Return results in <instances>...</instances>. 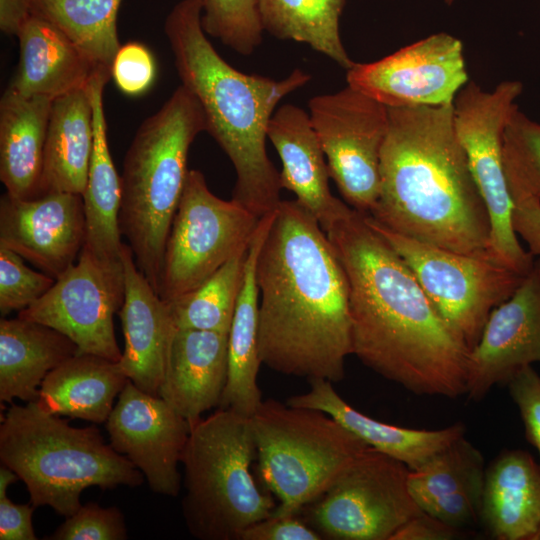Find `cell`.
<instances>
[{"instance_id": "52a82bcc", "label": "cell", "mask_w": 540, "mask_h": 540, "mask_svg": "<svg viewBox=\"0 0 540 540\" xmlns=\"http://www.w3.org/2000/svg\"><path fill=\"white\" fill-rule=\"evenodd\" d=\"M256 458L250 417L218 408L192 427L181 459V506L193 537L240 540L247 527L273 514V498L252 475Z\"/></svg>"}, {"instance_id": "d6a6232c", "label": "cell", "mask_w": 540, "mask_h": 540, "mask_svg": "<svg viewBox=\"0 0 540 540\" xmlns=\"http://www.w3.org/2000/svg\"><path fill=\"white\" fill-rule=\"evenodd\" d=\"M248 248L235 254L200 286L168 303L177 328L229 332Z\"/></svg>"}, {"instance_id": "cb8c5ba5", "label": "cell", "mask_w": 540, "mask_h": 540, "mask_svg": "<svg viewBox=\"0 0 540 540\" xmlns=\"http://www.w3.org/2000/svg\"><path fill=\"white\" fill-rule=\"evenodd\" d=\"M19 63L7 90L52 100L86 87L96 65L48 20L33 14L20 28Z\"/></svg>"}, {"instance_id": "7bdbcfd3", "label": "cell", "mask_w": 540, "mask_h": 540, "mask_svg": "<svg viewBox=\"0 0 540 540\" xmlns=\"http://www.w3.org/2000/svg\"><path fill=\"white\" fill-rule=\"evenodd\" d=\"M35 508L31 502L16 504L7 494L0 496V540H36L32 525Z\"/></svg>"}, {"instance_id": "d6986e66", "label": "cell", "mask_w": 540, "mask_h": 540, "mask_svg": "<svg viewBox=\"0 0 540 540\" xmlns=\"http://www.w3.org/2000/svg\"><path fill=\"white\" fill-rule=\"evenodd\" d=\"M124 301L118 314L125 340L118 364L141 390L159 396L168 349L176 328L170 306L137 267L127 243L121 250Z\"/></svg>"}, {"instance_id": "e575fe53", "label": "cell", "mask_w": 540, "mask_h": 540, "mask_svg": "<svg viewBox=\"0 0 540 540\" xmlns=\"http://www.w3.org/2000/svg\"><path fill=\"white\" fill-rule=\"evenodd\" d=\"M201 23L207 35L241 55L262 43L258 0H203Z\"/></svg>"}, {"instance_id": "2e32d148", "label": "cell", "mask_w": 540, "mask_h": 540, "mask_svg": "<svg viewBox=\"0 0 540 540\" xmlns=\"http://www.w3.org/2000/svg\"><path fill=\"white\" fill-rule=\"evenodd\" d=\"M106 423L110 445L144 476L150 489L176 497L181 488L178 464L192 426L162 398L130 380Z\"/></svg>"}, {"instance_id": "4dcf8cb0", "label": "cell", "mask_w": 540, "mask_h": 540, "mask_svg": "<svg viewBox=\"0 0 540 540\" xmlns=\"http://www.w3.org/2000/svg\"><path fill=\"white\" fill-rule=\"evenodd\" d=\"M346 0H258L263 30L282 40L302 42L344 69L355 62L343 46L339 20Z\"/></svg>"}, {"instance_id": "b9f144b4", "label": "cell", "mask_w": 540, "mask_h": 540, "mask_svg": "<svg viewBox=\"0 0 540 540\" xmlns=\"http://www.w3.org/2000/svg\"><path fill=\"white\" fill-rule=\"evenodd\" d=\"M321 535L298 515H271L247 527L240 540H320Z\"/></svg>"}, {"instance_id": "8d00e7d4", "label": "cell", "mask_w": 540, "mask_h": 540, "mask_svg": "<svg viewBox=\"0 0 540 540\" xmlns=\"http://www.w3.org/2000/svg\"><path fill=\"white\" fill-rule=\"evenodd\" d=\"M54 278L32 270L24 258L0 246V312L21 311L40 299L55 283Z\"/></svg>"}, {"instance_id": "ba28073f", "label": "cell", "mask_w": 540, "mask_h": 540, "mask_svg": "<svg viewBox=\"0 0 540 540\" xmlns=\"http://www.w3.org/2000/svg\"><path fill=\"white\" fill-rule=\"evenodd\" d=\"M260 476L279 504L298 515L369 446L329 414L263 400L250 417Z\"/></svg>"}, {"instance_id": "1f68e13d", "label": "cell", "mask_w": 540, "mask_h": 540, "mask_svg": "<svg viewBox=\"0 0 540 540\" xmlns=\"http://www.w3.org/2000/svg\"><path fill=\"white\" fill-rule=\"evenodd\" d=\"M33 14L60 29L96 65L110 67L120 48L121 0H32Z\"/></svg>"}, {"instance_id": "8992f818", "label": "cell", "mask_w": 540, "mask_h": 540, "mask_svg": "<svg viewBox=\"0 0 540 540\" xmlns=\"http://www.w3.org/2000/svg\"><path fill=\"white\" fill-rule=\"evenodd\" d=\"M0 460L25 483L35 507L49 506L64 517L80 508L89 487L135 488L144 479L97 427H73L36 401L12 402L2 415Z\"/></svg>"}, {"instance_id": "3957f363", "label": "cell", "mask_w": 540, "mask_h": 540, "mask_svg": "<svg viewBox=\"0 0 540 540\" xmlns=\"http://www.w3.org/2000/svg\"><path fill=\"white\" fill-rule=\"evenodd\" d=\"M388 115L379 197L368 215L415 240L495 261L490 216L455 129L453 104L388 108Z\"/></svg>"}, {"instance_id": "bcb514c9", "label": "cell", "mask_w": 540, "mask_h": 540, "mask_svg": "<svg viewBox=\"0 0 540 540\" xmlns=\"http://www.w3.org/2000/svg\"><path fill=\"white\" fill-rule=\"evenodd\" d=\"M18 479L13 470L2 464L0 467V496L7 494L8 487Z\"/></svg>"}, {"instance_id": "f35d334b", "label": "cell", "mask_w": 540, "mask_h": 540, "mask_svg": "<svg viewBox=\"0 0 540 540\" xmlns=\"http://www.w3.org/2000/svg\"><path fill=\"white\" fill-rule=\"evenodd\" d=\"M111 76L126 95L145 93L154 83L156 64L151 51L142 43L131 41L121 45L111 65Z\"/></svg>"}, {"instance_id": "f6af8a7d", "label": "cell", "mask_w": 540, "mask_h": 540, "mask_svg": "<svg viewBox=\"0 0 540 540\" xmlns=\"http://www.w3.org/2000/svg\"><path fill=\"white\" fill-rule=\"evenodd\" d=\"M32 15V0H0V28L8 35L17 36Z\"/></svg>"}, {"instance_id": "5b68a950", "label": "cell", "mask_w": 540, "mask_h": 540, "mask_svg": "<svg viewBox=\"0 0 540 540\" xmlns=\"http://www.w3.org/2000/svg\"><path fill=\"white\" fill-rule=\"evenodd\" d=\"M206 131L197 98L180 85L139 126L125 154L119 226L137 267L159 294L162 259L186 177L190 146Z\"/></svg>"}, {"instance_id": "277c9868", "label": "cell", "mask_w": 540, "mask_h": 540, "mask_svg": "<svg viewBox=\"0 0 540 540\" xmlns=\"http://www.w3.org/2000/svg\"><path fill=\"white\" fill-rule=\"evenodd\" d=\"M202 9L203 0H181L167 15L164 32L181 85L199 101L206 132L234 167L232 199L261 218L281 202L280 172L266 150L269 121L280 100L311 76L294 69L275 80L237 70L209 41L201 23Z\"/></svg>"}, {"instance_id": "5bb4252c", "label": "cell", "mask_w": 540, "mask_h": 540, "mask_svg": "<svg viewBox=\"0 0 540 540\" xmlns=\"http://www.w3.org/2000/svg\"><path fill=\"white\" fill-rule=\"evenodd\" d=\"M124 301L121 262L100 260L83 249L77 261L36 302L18 317L47 325L68 338L78 354L121 359L113 318Z\"/></svg>"}, {"instance_id": "9c48e42d", "label": "cell", "mask_w": 540, "mask_h": 540, "mask_svg": "<svg viewBox=\"0 0 540 540\" xmlns=\"http://www.w3.org/2000/svg\"><path fill=\"white\" fill-rule=\"evenodd\" d=\"M365 217L405 261L444 323L471 351L492 310L511 297L525 275L487 258L415 240L368 214Z\"/></svg>"}, {"instance_id": "f1b7e54d", "label": "cell", "mask_w": 540, "mask_h": 540, "mask_svg": "<svg viewBox=\"0 0 540 540\" xmlns=\"http://www.w3.org/2000/svg\"><path fill=\"white\" fill-rule=\"evenodd\" d=\"M78 353L61 332L39 322L0 320V402L35 401L45 377Z\"/></svg>"}, {"instance_id": "83f0119b", "label": "cell", "mask_w": 540, "mask_h": 540, "mask_svg": "<svg viewBox=\"0 0 540 540\" xmlns=\"http://www.w3.org/2000/svg\"><path fill=\"white\" fill-rule=\"evenodd\" d=\"M93 146V107L88 84L52 102L40 196L51 192L82 195L87 183Z\"/></svg>"}, {"instance_id": "836d02e7", "label": "cell", "mask_w": 540, "mask_h": 540, "mask_svg": "<svg viewBox=\"0 0 540 540\" xmlns=\"http://www.w3.org/2000/svg\"><path fill=\"white\" fill-rule=\"evenodd\" d=\"M485 462L482 453L465 436L460 437L410 470L408 487L418 506L458 493L483 494Z\"/></svg>"}, {"instance_id": "6da1fadb", "label": "cell", "mask_w": 540, "mask_h": 540, "mask_svg": "<svg viewBox=\"0 0 540 540\" xmlns=\"http://www.w3.org/2000/svg\"><path fill=\"white\" fill-rule=\"evenodd\" d=\"M326 234L349 282L353 355L414 394H466L470 350L365 214L352 209Z\"/></svg>"}, {"instance_id": "ac0fdd59", "label": "cell", "mask_w": 540, "mask_h": 540, "mask_svg": "<svg viewBox=\"0 0 540 540\" xmlns=\"http://www.w3.org/2000/svg\"><path fill=\"white\" fill-rule=\"evenodd\" d=\"M85 242L80 194L51 192L21 199L7 192L0 199V246L18 253L57 279L74 264Z\"/></svg>"}, {"instance_id": "603a6c76", "label": "cell", "mask_w": 540, "mask_h": 540, "mask_svg": "<svg viewBox=\"0 0 540 540\" xmlns=\"http://www.w3.org/2000/svg\"><path fill=\"white\" fill-rule=\"evenodd\" d=\"M479 522L496 540H540V465L504 449L486 467Z\"/></svg>"}, {"instance_id": "e0dca14e", "label": "cell", "mask_w": 540, "mask_h": 540, "mask_svg": "<svg viewBox=\"0 0 540 540\" xmlns=\"http://www.w3.org/2000/svg\"><path fill=\"white\" fill-rule=\"evenodd\" d=\"M540 362V258L506 301L494 308L468 359L466 394L481 401L523 367Z\"/></svg>"}, {"instance_id": "60d3db41", "label": "cell", "mask_w": 540, "mask_h": 540, "mask_svg": "<svg viewBox=\"0 0 540 540\" xmlns=\"http://www.w3.org/2000/svg\"><path fill=\"white\" fill-rule=\"evenodd\" d=\"M507 185L513 203L514 231L528 244L529 252L540 258V200L510 180Z\"/></svg>"}, {"instance_id": "30bf717a", "label": "cell", "mask_w": 540, "mask_h": 540, "mask_svg": "<svg viewBox=\"0 0 540 540\" xmlns=\"http://www.w3.org/2000/svg\"><path fill=\"white\" fill-rule=\"evenodd\" d=\"M259 221L236 200L214 195L201 171L189 170L165 245L160 297L169 303L200 286L249 247Z\"/></svg>"}, {"instance_id": "d590c367", "label": "cell", "mask_w": 540, "mask_h": 540, "mask_svg": "<svg viewBox=\"0 0 540 540\" xmlns=\"http://www.w3.org/2000/svg\"><path fill=\"white\" fill-rule=\"evenodd\" d=\"M503 166L510 180L540 200V124L518 108L503 133Z\"/></svg>"}, {"instance_id": "7c38bea8", "label": "cell", "mask_w": 540, "mask_h": 540, "mask_svg": "<svg viewBox=\"0 0 540 540\" xmlns=\"http://www.w3.org/2000/svg\"><path fill=\"white\" fill-rule=\"evenodd\" d=\"M409 472L403 462L368 447L301 510L303 519L322 539L391 540L422 511L410 493Z\"/></svg>"}, {"instance_id": "7dc6e473", "label": "cell", "mask_w": 540, "mask_h": 540, "mask_svg": "<svg viewBox=\"0 0 540 540\" xmlns=\"http://www.w3.org/2000/svg\"><path fill=\"white\" fill-rule=\"evenodd\" d=\"M455 0H445V3L451 5Z\"/></svg>"}, {"instance_id": "74e56055", "label": "cell", "mask_w": 540, "mask_h": 540, "mask_svg": "<svg viewBox=\"0 0 540 540\" xmlns=\"http://www.w3.org/2000/svg\"><path fill=\"white\" fill-rule=\"evenodd\" d=\"M127 529L124 515L117 507L103 508L87 503L65 521L46 539L50 540H124Z\"/></svg>"}, {"instance_id": "ffe728a7", "label": "cell", "mask_w": 540, "mask_h": 540, "mask_svg": "<svg viewBox=\"0 0 540 540\" xmlns=\"http://www.w3.org/2000/svg\"><path fill=\"white\" fill-rule=\"evenodd\" d=\"M267 137L282 163L281 187L295 194L325 232L353 209L330 191L326 157L304 109L280 106L269 121Z\"/></svg>"}, {"instance_id": "8fae6325", "label": "cell", "mask_w": 540, "mask_h": 540, "mask_svg": "<svg viewBox=\"0 0 540 540\" xmlns=\"http://www.w3.org/2000/svg\"><path fill=\"white\" fill-rule=\"evenodd\" d=\"M522 90L519 81L501 82L490 92L469 81L453 101V116L458 138L490 216L491 256L526 275L535 257L521 247L514 231L513 203L503 166V133Z\"/></svg>"}, {"instance_id": "7a4b0ae2", "label": "cell", "mask_w": 540, "mask_h": 540, "mask_svg": "<svg viewBox=\"0 0 540 540\" xmlns=\"http://www.w3.org/2000/svg\"><path fill=\"white\" fill-rule=\"evenodd\" d=\"M262 364L308 381L340 382L353 354L349 282L326 232L296 200H281L260 247Z\"/></svg>"}, {"instance_id": "44dd1931", "label": "cell", "mask_w": 540, "mask_h": 540, "mask_svg": "<svg viewBox=\"0 0 540 540\" xmlns=\"http://www.w3.org/2000/svg\"><path fill=\"white\" fill-rule=\"evenodd\" d=\"M227 373L228 333L176 327L159 397L193 427L219 407Z\"/></svg>"}, {"instance_id": "9a60e30c", "label": "cell", "mask_w": 540, "mask_h": 540, "mask_svg": "<svg viewBox=\"0 0 540 540\" xmlns=\"http://www.w3.org/2000/svg\"><path fill=\"white\" fill-rule=\"evenodd\" d=\"M349 86L388 108L453 104L469 82L460 39L432 34L369 63L347 69Z\"/></svg>"}, {"instance_id": "ab89813d", "label": "cell", "mask_w": 540, "mask_h": 540, "mask_svg": "<svg viewBox=\"0 0 540 540\" xmlns=\"http://www.w3.org/2000/svg\"><path fill=\"white\" fill-rule=\"evenodd\" d=\"M506 386L519 410L526 440L537 449L540 459V375L528 365L519 370Z\"/></svg>"}, {"instance_id": "4316f807", "label": "cell", "mask_w": 540, "mask_h": 540, "mask_svg": "<svg viewBox=\"0 0 540 540\" xmlns=\"http://www.w3.org/2000/svg\"><path fill=\"white\" fill-rule=\"evenodd\" d=\"M53 100L5 90L0 101V180L16 198L40 196Z\"/></svg>"}, {"instance_id": "4fadbf2b", "label": "cell", "mask_w": 540, "mask_h": 540, "mask_svg": "<svg viewBox=\"0 0 540 540\" xmlns=\"http://www.w3.org/2000/svg\"><path fill=\"white\" fill-rule=\"evenodd\" d=\"M308 108L330 178L351 208L370 214L379 197L388 107L347 85L312 97Z\"/></svg>"}, {"instance_id": "7402d4cb", "label": "cell", "mask_w": 540, "mask_h": 540, "mask_svg": "<svg viewBox=\"0 0 540 540\" xmlns=\"http://www.w3.org/2000/svg\"><path fill=\"white\" fill-rule=\"evenodd\" d=\"M310 388L291 396V406L323 411L369 447L403 462L410 470L425 464L455 440L465 436L463 423L438 430L412 429L378 421L348 404L324 379L310 380Z\"/></svg>"}, {"instance_id": "d4e9b609", "label": "cell", "mask_w": 540, "mask_h": 540, "mask_svg": "<svg viewBox=\"0 0 540 540\" xmlns=\"http://www.w3.org/2000/svg\"><path fill=\"white\" fill-rule=\"evenodd\" d=\"M111 77V68L99 67L90 80L93 107L94 146L88 178L82 194L85 213V242L88 250L100 260L121 262L119 212L121 178L114 166L107 138L103 92Z\"/></svg>"}, {"instance_id": "484cf974", "label": "cell", "mask_w": 540, "mask_h": 540, "mask_svg": "<svg viewBox=\"0 0 540 540\" xmlns=\"http://www.w3.org/2000/svg\"><path fill=\"white\" fill-rule=\"evenodd\" d=\"M274 212L260 218L248 248L243 282L228 332L227 382L218 408L251 417L262 403L257 376L262 364L258 348L259 291L257 257Z\"/></svg>"}, {"instance_id": "ee69618b", "label": "cell", "mask_w": 540, "mask_h": 540, "mask_svg": "<svg viewBox=\"0 0 540 540\" xmlns=\"http://www.w3.org/2000/svg\"><path fill=\"white\" fill-rule=\"evenodd\" d=\"M470 534L421 511L400 527L391 540H453Z\"/></svg>"}, {"instance_id": "f546056e", "label": "cell", "mask_w": 540, "mask_h": 540, "mask_svg": "<svg viewBox=\"0 0 540 540\" xmlns=\"http://www.w3.org/2000/svg\"><path fill=\"white\" fill-rule=\"evenodd\" d=\"M128 381L118 362L77 353L45 377L35 401L49 414L102 424Z\"/></svg>"}]
</instances>
